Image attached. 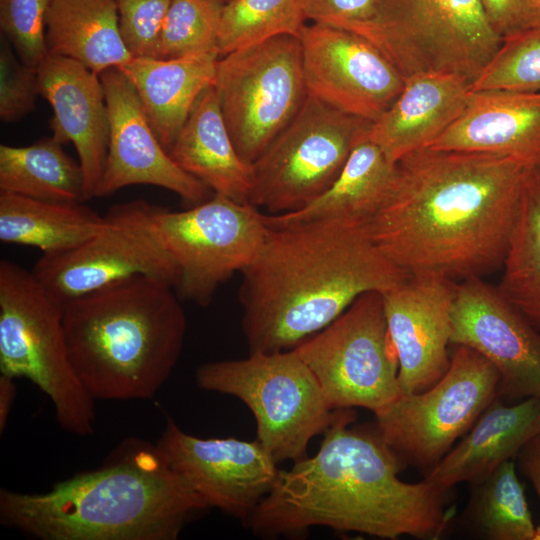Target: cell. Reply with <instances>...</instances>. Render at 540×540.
Listing matches in <instances>:
<instances>
[{"mask_svg": "<svg viewBox=\"0 0 540 540\" xmlns=\"http://www.w3.org/2000/svg\"><path fill=\"white\" fill-rule=\"evenodd\" d=\"M355 418L353 409H338L317 453L280 470L245 526L260 537L323 526L386 539H438L453 515L448 492L425 479L402 481L404 463L376 427H350Z\"/></svg>", "mask_w": 540, "mask_h": 540, "instance_id": "cell-2", "label": "cell"}, {"mask_svg": "<svg viewBox=\"0 0 540 540\" xmlns=\"http://www.w3.org/2000/svg\"><path fill=\"white\" fill-rule=\"evenodd\" d=\"M45 28L49 54L73 59L98 75L133 58L120 33L115 0H54Z\"/></svg>", "mask_w": 540, "mask_h": 540, "instance_id": "cell-27", "label": "cell"}, {"mask_svg": "<svg viewBox=\"0 0 540 540\" xmlns=\"http://www.w3.org/2000/svg\"><path fill=\"white\" fill-rule=\"evenodd\" d=\"M378 0H302L307 20L356 32L375 16Z\"/></svg>", "mask_w": 540, "mask_h": 540, "instance_id": "cell-38", "label": "cell"}, {"mask_svg": "<svg viewBox=\"0 0 540 540\" xmlns=\"http://www.w3.org/2000/svg\"><path fill=\"white\" fill-rule=\"evenodd\" d=\"M299 39L309 94L342 112L373 122L404 87L394 64L353 31L312 22Z\"/></svg>", "mask_w": 540, "mask_h": 540, "instance_id": "cell-15", "label": "cell"}, {"mask_svg": "<svg viewBox=\"0 0 540 540\" xmlns=\"http://www.w3.org/2000/svg\"><path fill=\"white\" fill-rule=\"evenodd\" d=\"M355 33L378 47L405 79L445 72L472 83L502 42L480 0H378L373 19Z\"/></svg>", "mask_w": 540, "mask_h": 540, "instance_id": "cell-8", "label": "cell"}, {"mask_svg": "<svg viewBox=\"0 0 540 540\" xmlns=\"http://www.w3.org/2000/svg\"><path fill=\"white\" fill-rule=\"evenodd\" d=\"M207 503L157 445L127 440L44 493L0 490V520L42 540H175Z\"/></svg>", "mask_w": 540, "mask_h": 540, "instance_id": "cell-4", "label": "cell"}, {"mask_svg": "<svg viewBox=\"0 0 540 540\" xmlns=\"http://www.w3.org/2000/svg\"><path fill=\"white\" fill-rule=\"evenodd\" d=\"M213 1L218 2V3L222 4V5H224V4H226L229 0H213Z\"/></svg>", "mask_w": 540, "mask_h": 540, "instance_id": "cell-42", "label": "cell"}, {"mask_svg": "<svg viewBox=\"0 0 540 540\" xmlns=\"http://www.w3.org/2000/svg\"><path fill=\"white\" fill-rule=\"evenodd\" d=\"M497 286L540 331V162L526 170Z\"/></svg>", "mask_w": 540, "mask_h": 540, "instance_id": "cell-30", "label": "cell"}, {"mask_svg": "<svg viewBox=\"0 0 540 540\" xmlns=\"http://www.w3.org/2000/svg\"><path fill=\"white\" fill-rule=\"evenodd\" d=\"M540 91V28L502 38L495 55L471 83L478 90Z\"/></svg>", "mask_w": 540, "mask_h": 540, "instance_id": "cell-34", "label": "cell"}, {"mask_svg": "<svg viewBox=\"0 0 540 540\" xmlns=\"http://www.w3.org/2000/svg\"><path fill=\"white\" fill-rule=\"evenodd\" d=\"M539 433L540 398L510 405L496 398L424 479L443 492L462 482L477 484Z\"/></svg>", "mask_w": 540, "mask_h": 540, "instance_id": "cell-23", "label": "cell"}, {"mask_svg": "<svg viewBox=\"0 0 540 540\" xmlns=\"http://www.w3.org/2000/svg\"><path fill=\"white\" fill-rule=\"evenodd\" d=\"M158 206L141 199L109 208L101 229L75 248L43 254L32 272L60 303L134 276L177 282V268L154 223Z\"/></svg>", "mask_w": 540, "mask_h": 540, "instance_id": "cell-14", "label": "cell"}, {"mask_svg": "<svg viewBox=\"0 0 540 540\" xmlns=\"http://www.w3.org/2000/svg\"><path fill=\"white\" fill-rule=\"evenodd\" d=\"M455 285L442 275L413 274L382 293L402 394L428 389L449 368Z\"/></svg>", "mask_w": 540, "mask_h": 540, "instance_id": "cell-19", "label": "cell"}, {"mask_svg": "<svg viewBox=\"0 0 540 540\" xmlns=\"http://www.w3.org/2000/svg\"><path fill=\"white\" fill-rule=\"evenodd\" d=\"M528 167L488 153L414 151L396 162L391 190L365 226L409 275L481 277L502 267Z\"/></svg>", "mask_w": 540, "mask_h": 540, "instance_id": "cell-1", "label": "cell"}, {"mask_svg": "<svg viewBox=\"0 0 540 540\" xmlns=\"http://www.w3.org/2000/svg\"><path fill=\"white\" fill-rule=\"evenodd\" d=\"M218 59L217 53L168 60L140 57L119 68L132 83L168 152L196 100L214 83Z\"/></svg>", "mask_w": 540, "mask_h": 540, "instance_id": "cell-25", "label": "cell"}, {"mask_svg": "<svg viewBox=\"0 0 540 540\" xmlns=\"http://www.w3.org/2000/svg\"><path fill=\"white\" fill-rule=\"evenodd\" d=\"M451 344L486 358L500 380L498 398H540V331L499 291L472 277L455 285Z\"/></svg>", "mask_w": 540, "mask_h": 540, "instance_id": "cell-16", "label": "cell"}, {"mask_svg": "<svg viewBox=\"0 0 540 540\" xmlns=\"http://www.w3.org/2000/svg\"><path fill=\"white\" fill-rule=\"evenodd\" d=\"M154 223L177 268L176 294L200 306L253 261L269 231L257 207L218 194L183 211L158 207Z\"/></svg>", "mask_w": 540, "mask_h": 540, "instance_id": "cell-13", "label": "cell"}, {"mask_svg": "<svg viewBox=\"0 0 540 540\" xmlns=\"http://www.w3.org/2000/svg\"><path fill=\"white\" fill-rule=\"evenodd\" d=\"M222 8V4L213 0H171L159 36L156 59L218 54Z\"/></svg>", "mask_w": 540, "mask_h": 540, "instance_id": "cell-33", "label": "cell"}, {"mask_svg": "<svg viewBox=\"0 0 540 540\" xmlns=\"http://www.w3.org/2000/svg\"><path fill=\"white\" fill-rule=\"evenodd\" d=\"M472 486L465 516L479 536L489 540L535 539L536 525L512 459Z\"/></svg>", "mask_w": 540, "mask_h": 540, "instance_id": "cell-31", "label": "cell"}, {"mask_svg": "<svg viewBox=\"0 0 540 540\" xmlns=\"http://www.w3.org/2000/svg\"><path fill=\"white\" fill-rule=\"evenodd\" d=\"M54 0H0V27L19 58L37 68L48 56L45 18Z\"/></svg>", "mask_w": 540, "mask_h": 540, "instance_id": "cell-35", "label": "cell"}, {"mask_svg": "<svg viewBox=\"0 0 540 540\" xmlns=\"http://www.w3.org/2000/svg\"><path fill=\"white\" fill-rule=\"evenodd\" d=\"M522 472L533 484L540 500V433L530 439L517 454ZM534 540H540V523Z\"/></svg>", "mask_w": 540, "mask_h": 540, "instance_id": "cell-40", "label": "cell"}, {"mask_svg": "<svg viewBox=\"0 0 540 540\" xmlns=\"http://www.w3.org/2000/svg\"><path fill=\"white\" fill-rule=\"evenodd\" d=\"M499 380L486 358L456 345L448 370L434 385L401 394L374 413L376 430L404 465L427 474L498 398Z\"/></svg>", "mask_w": 540, "mask_h": 540, "instance_id": "cell-11", "label": "cell"}, {"mask_svg": "<svg viewBox=\"0 0 540 540\" xmlns=\"http://www.w3.org/2000/svg\"><path fill=\"white\" fill-rule=\"evenodd\" d=\"M396 173V162L367 135L353 148L334 183L300 210L268 215V226L318 220H343L366 224L387 198Z\"/></svg>", "mask_w": 540, "mask_h": 540, "instance_id": "cell-26", "label": "cell"}, {"mask_svg": "<svg viewBox=\"0 0 540 540\" xmlns=\"http://www.w3.org/2000/svg\"><path fill=\"white\" fill-rule=\"evenodd\" d=\"M213 85L234 146L251 164L308 98L299 37L279 35L219 57Z\"/></svg>", "mask_w": 540, "mask_h": 540, "instance_id": "cell-10", "label": "cell"}, {"mask_svg": "<svg viewBox=\"0 0 540 540\" xmlns=\"http://www.w3.org/2000/svg\"><path fill=\"white\" fill-rule=\"evenodd\" d=\"M52 136L0 145V191L55 202H84L82 167Z\"/></svg>", "mask_w": 540, "mask_h": 540, "instance_id": "cell-29", "label": "cell"}, {"mask_svg": "<svg viewBox=\"0 0 540 540\" xmlns=\"http://www.w3.org/2000/svg\"><path fill=\"white\" fill-rule=\"evenodd\" d=\"M306 21L302 0H229L221 13L219 57L275 36L299 37Z\"/></svg>", "mask_w": 540, "mask_h": 540, "instance_id": "cell-32", "label": "cell"}, {"mask_svg": "<svg viewBox=\"0 0 540 540\" xmlns=\"http://www.w3.org/2000/svg\"><path fill=\"white\" fill-rule=\"evenodd\" d=\"M99 76L108 107L110 137L96 197L144 184L169 190L189 206L208 200L214 193L171 158L126 75L119 68H110Z\"/></svg>", "mask_w": 540, "mask_h": 540, "instance_id": "cell-18", "label": "cell"}, {"mask_svg": "<svg viewBox=\"0 0 540 540\" xmlns=\"http://www.w3.org/2000/svg\"><path fill=\"white\" fill-rule=\"evenodd\" d=\"M169 154L214 194L249 203L251 164L234 146L213 84L196 100Z\"/></svg>", "mask_w": 540, "mask_h": 540, "instance_id": "cell-24", "label": "cell"}, {"mask_svg": "<svg viewBox=\"0 0 540 540\" xmlns=\"http://www.w3.org/2000/svg\"><path fill=\"white\" fill-rule=\"evenodd\" d=\"M12 377L0 374V431L5 429L14 401L16 387Z\"/></svg>", "mask_w": 540, "mask_h": 540, "instance_id": "cell-41", "label": "cell"}, {"mask_svg": "<svg viewBox=\"0 0 540 540\" xmlns=\"http://www.w3.org/2000/svg\"><path fill=\"white\" fill-rule=\"evenodd\" d=\"M471 82L457 74L425 72L405 79L389 108L371 122L367 138L397 162L432 145L463 112Z\"/></svg>", "mask_w": 540, "mask_h": 540, "instance_id": "cell-22", "label": "cell"}, {"mask_svg": "<svg viewBox=\"0 0 540 540\" xmlns=\"http://www.w3.org/2000/svg\"><path fill=\"white\" fill-rule=\"evenodd\" d=\"M39 95L37 68L24 63L10 42L1 38L0 46V119L19 121L36 107Z\"/></svg>", "mask_w": 540, "mask_h": 540, "instance_id": "cell-36", "label": "cell"}, {"mask_svg": "<svg viewBox=\"0 0 540 540\" xmlns=\"http://www.w3.org/2000/svg\"><path fill=\"white\" fill-rule=\"evenodd\" d=\"M198 387L234 396L252 412L257 440L277 461H299L337 417L313 372L294 349L199 366Z\"/></svg>", "mask_w": 540, "mask_h": 540, "instance_id": "cell-7", "label": "cell"}, {"mask_svg": "<svg viewBox=\"0 0 540 540\" xmlns=\"http://www.w3.org/2000/svg\"><path fill=\"white\" fill-rule=\"evenodd\" d=\"M0 372L38 386L64 430L93 434L94 398L71 362L62 304L32 270L7 259L0 262Z\"/></svg>", "mask_w": 540, "mask_h": 540, "instance_id": "cell-6", "label": "cell"}, {"mask_svg": "<svg viewBox=\"0 0 540 540\" xmlns=\"http://www.w3.org/2000/svg\"><path fill=\"white\" fill-rule=\"evenodd\" d=\"M156 445L210 508L244 525L273 490L280 472L278 462L257 439L200 438L171 419Z\"/></svg>", "mask_w": 540, "mask_h": 540, "instance_id": "cell-17", "label": "cell"}, {"mask_svg": "<svg viewBox=\"0 0 540 540\" xmlns=\"http://www.w3.org/2000/svg\"><path fill=\"white\" fill-rule=\"evenodd\" d=\"M123 42L133 58H156L171 0H115Z\"/></svg>", "mask_w": 540, "mask_h": 540, "instance_id": "cell-37", "label": "cell"}, {"mask_svg": "<svg viewBox=\"0 0 540 540\" xmlns=\"http://www.w3.org/2000/svg\"><path fill=\"white\" fill-rule=\"evenodd\" d=\"M429 147L540 162V91H471L463 112Z\"/></svg>", "mask_w": 540, "mask_h": 540, "instance_id": "cell-21", "label": "cell"}, {"mask_svg": "<svg viewBox=\"0 0 540 540\" xmlns=\"http://www.w3.org/2000/svg\"><path fill=\"white\" fill-rule=\"evenodd\" d=\"M181 302L168 283L134 276L62 304L69 356L94 400L156 395L182 352Z\"/></svg>", "mask_w": 540, "mask_h": 540, "instance_id": "cell-5", "label": "cell"}, {"mask_svg": "<svg viewBox=\"0 0 540 540\" xmlns=\"http://www.w3.org/2000/svg\"><path fill=\"white\" fill-rule=\"evenodd\" d=\"M39 95L50 104L52 137L72 143L84 175V200L96 197L108 154L110 120L100 76L81 63L48 54L37 67Z\"/></svg>", "mask_w": 540, "mask_h": 540, "instance_id": "cell-20", "label": "cell"}, {"mask_svg": "<svg viewBox=\"0 0 540 540\" xmlns=\"http://www.w3.org/2000/svg\"><path fill=\"white\" fill-rule=\"evenodd\" d=\"M365 224L318 220L269 226L238 291L249 353L291 350L338 318L359 296L408 276Z\"/></svg>", "mask_w": 540, "mask_h": 540, "instance_id": "cell-3", "label": "cell"}, {"mask_svg": "<svg viewBox=\"0 0 540 540\" xmlns=\"http://www.w3.org/2000/svg\"><path fill=\"white\" fill-rule=\"evenodd\" d=\"M370 124L309 94L292 122L251 163L248 202L270 215L302 209L334 183Z\"/></svg>", "mask_w": 540, "mask_h": 540, "instance_id": "cell-9", "label": "cell"}, {"mask_svg": "<svg viewBox=\"0 0 540 540\" xmlns=\"http://www.w3.org/2000/svg\"><path fill=\"white\" fill-rule=\"evenodd\" d=\"M293 349L334 410L365 408L375 413L402 394L380 292L359 296L332 323Z\"/></svg>", "mask_w": 540, "mask_h": 540, "instance_id": "cell-12", "label": "cell"}, {"mask_svg": "<svg viewBox=\"0 0 540 540\" xmlns=\"http://www.w3.org/2000/svg\"><path fill=\"white\" fill-rule=\"evenodd\" d=\"M492 29L506 37L540 28V0H480Z\"/></svg>", "mask_w": 540, "mask_h": 540, "instance_id": "cell-39", "label": "cell"}, {"mask_svg": "<svg viewBox=\"0 0 540 540\" xmlns=\"http://www.w3.org/2000/svg\"><path fill=\"white\" fill-rule=\"evenodd\" d=\"M104 218L83 202H55L0 191V240L63 252L99 232Z\"/></svg>", "mask_w": 540, "mask_h": 540, "instance_id": "cell-28", "label": "cell"}]
</instances>
